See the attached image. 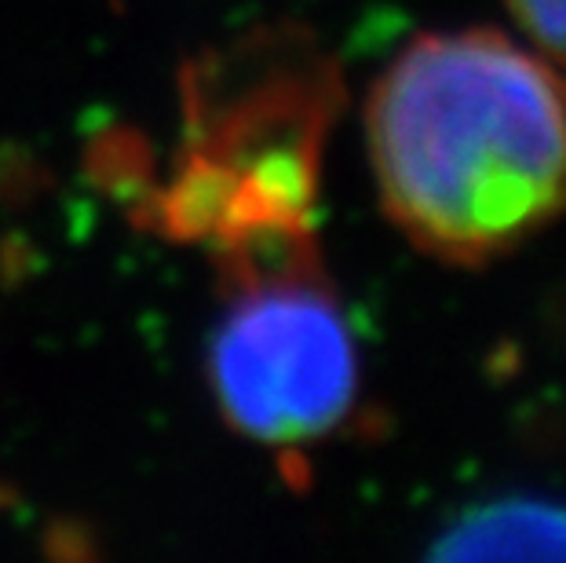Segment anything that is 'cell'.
Here are the masks:
<instances>
[{"label": "cell", "mask_w": 566, "mask_h": 563, "mask_svg": "<svg viewBox=\"0 0 566 563\" xmlns=\"http://www.w3.org/2000/svg\"><path fill=\"white\" fill-rule=\"evenodd\" d=\"M366 139L388 220L453 268L566 217V74L501 30L409 41L369 92Z\"/></svg>", "instance_id": "6da1fadb"}, {"label": "cell", "mask_w": 566, "mask_h": 563, "mask_svg": "<svg viewBox=\"0 0 566 563\" xmlns=\"http://www.w3.org/2000/svg\"><path fill=\"white\" fill-rule=\"evenodd\" d=\"M340 100V70L311 38H252L187 70L184 147L220 165L231 187L205 246L315 231L322 150Z\"/></svg>", "instance_id": "7a4b0ae2"}, {"label": "cell", "mask_w": 566, "mask_h": 563, "mask_svg": "<svg viewBox=\"0 0 566 563\" xmlns=\"http://www.w3.org/2000/svg\"><path fill=\"white\" fill-rule=\"evenodd\" d=\"M209 385L234 432L304 447L355 414L358 347L322 257L220 279Z\"/></svg>", "instance_id": "3957f363"}, {"label": "cell", "mask_w": 566, "mask_h": 563, "mask_svg": "<svg viewBox=\"0 0 566 563\" xmlns=\"http://www.w3.org/2000/svg\"><path fill=\"white\" fill-rule=\"evenodd\" d=\"M436 556L566 560V509L545 501H497L475 509L442 538Z\"/></svg>", "instance_id": "277c9868"}, {"label": "cell", "mask_w": 566, "mask_h": 563, "mask_svg": "<svg viewBox=\"0 0 566 563\" xmlns=\"http://www.w3.org/2000/svg\"><path fill=\"white\" fill-rule=\"evenodd\" d=\"M512 19L548 63L566 70V0H504Z\"/></svg>", "instance_id": "5b68a950"}]
</instances>
